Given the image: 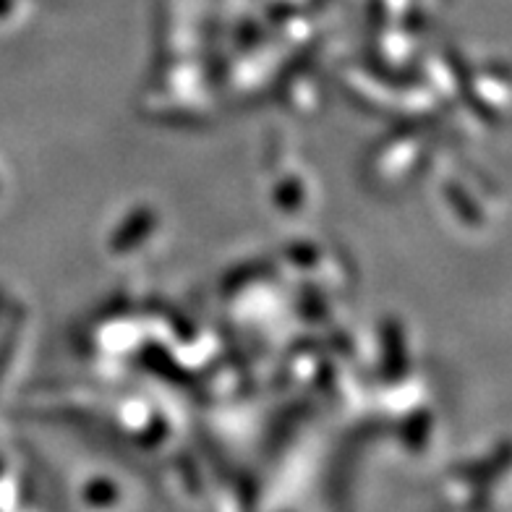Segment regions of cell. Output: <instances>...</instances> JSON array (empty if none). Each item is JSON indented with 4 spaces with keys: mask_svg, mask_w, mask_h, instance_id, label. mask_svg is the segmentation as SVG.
<instances>
[]
</instances>
